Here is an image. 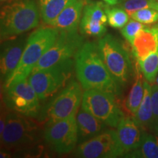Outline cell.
Masks as SVG:
<instances>
[{
  "label": "cell",
  "instance_id": "1",
  "mask_svg": "<svg viewBox=\"0 0 158 158\" xmlns=\"http://www.w3.org/2000/svg\"><path fill=\"white\" fill-rule=\"evenodd\" d=\"M75 69L78 80L84 90L99 89L119 94V86L105 64L98 44L84 43L75 56Z\"/></svg>",
  "mask_w": 158,
  "mask_h": 158
},
{
  "label": "cell",
  "instance_id": "2",
  "mask_svg": "<svg viewBox=\"0 0 158 158\" xmlns=\"http://www.w3.org/2000/svg\"><path fill=\"white\" fill-rule=\"evenodd\" d=\"M40 13L34 0H15L4 6L0 16L1 42L37 27Z\"/></svg>",
  "mask_w": 158,
  "mask_h": 158
},
{
  "label": "cell",
  "instance_id": "3",
  "mask_svg": "<svg viewBox=\"0 0 158 158\" xmlns=\"http://www.w3.org/2000/svg\"><path fill=\"white\" fill-rule=\"evenodd\" d=\"M59 35V29L52 26L41 27L33 31L27 39L19 64L3 87L17 79L28 78L34 67L54 44Z\"/></svg>",
  "mask_w": 158,
  "mask_h": 158
},
{
  "label": "cell",
  "instance_id": "4",
  "mask_svg": "<svg viewBox=\"0 0 158 158\" xmlns=\"http://www.w3.org/2000/svg\"><path fill=\"white\" fill-rule=\"evenodd\" d=\"M31 117L17 112H8L7 123L1 135L2 149L21 151L32 147L38 141L40 128Z\"/></svg>",
  "mask_w": 158,
  "mask_h": 158
},
{
  "label": "cell",
  "instance_id": "5",
  "mask_svg": "<svg viewBox=\"0 0 158 158\" xmlns=\"http://www.w3.org/2000/svg\"><path fill=\"white\" fill-rule=\"evenodd\" d=\"M73 59L59 63L51 68L31 72L29 84L40 100H45L64 88L73 75Z\"/></svg>",
  "mask_w": 158,
  "mask_h": 158
},
{
  "label": "cell",
  "instance_id": "6",
  "mask_svg": "<svg viewBox=\"0 0 158 158\" xmlns=\"http://www.w3.org/2000/svg\"><path fill=\"white\" fill-rule=\"evenodd\" d=\"M81 85L76 81H72L62 89L40 113V123L48 124L76 116L84 94Z\"/></svg>",
  "mask_w": 158,
  "mask_h": 158
},
{
  "label": "cell",
  "instance_id": "7",
  "mask_svg": "<svg viewBox=\"0 0 158 158\" xmlns=\"http://www.w3.org/2000/svg\"><path fill=\"white\" fill-rule=\"evenodd\" d=\"M98 46L105 64L116 81L119 85L128 83L133 70L124 45L113 35H107L99 40Z\"/></svg>",
  "mask_w": 158,
  "mask_h": 158
},
{
  "label": "cell",
  "instance_id": "8",
  "mask_svg": "<svg viewBox=\"0 0 158 158\" xmlns=\"http://www.w3.org/2000/svg\"><path fill=\"white\" fill-rule=\"evenodd\" d=\"M116 94L99 89L85 90L81 108L92 114L108 127H117L124 114L116 100Z\"/></svg>",
  "mask_w": 158,
  "mask_h": 158
},
{
  "label": "cell",
  "instance_id": "9",
  "mask_svg": "<svg viewBox=\"0 0 158 158\" xmlns=\"http://www.w3.org/2000/svg\"><path fill=\"white\" fill-rule=\"evenodd\" d=\"M39 100L27 78L17 79L4 87L3 102L13 111L29 117H37L40 114Z\"/></svg>",
  "mask_w": 158,
  "mask_h": 158
},
{
  "label": "cell",
  "instance_id": "10",
  "mask_svg": "<svg viewBox=\"0 0 158 158\" xmlns=\"http://www.w3.org/2000/svg\"><path fill=\"white\" fill-rule=\"evenodd\" d=\"M84 45V38L74 31H59V35L31 72L48 68L66 61L73 59Z\"/></svg>",
  "mask_w": 158,
  "mask_h": 158
},
{
  "label": "cell",
  "instance_id": "11",
  "mask_svg": "<svg viewBox=\"0 0 158 158\" xmlns=\"http://www.w3.org/2000/svg\"><path fill=\"white\" fill-rule=\"evenodd\" d=\"M125 155L116 130L108 129L76 147L74 156L82 158H115Z\"/></svg>",
  "mask_w": 158,
  "mask_h": 158
},
{
  "label": "cell",
  "instance_id": "12",
  "mask_svg": "<svg viewBox=\"0 0 158 158\" xmlns=\"http://www.w3.org/2000/svg\"><path fill=\"white\" fill-rule=\"evenodd\" d=\"M45 141L59 155H66L76 148L78 142V124L76 116L45 125Z\"/></svg>",
  "mask_w": 158,
  "mask_h": 158
},
{
  "label": "cell",
  "instance_id": "13",
  "mask_svg": "<svg viewBox=\"0 0 158 158\" xmlns=\"http://www.w3.org/2000/svg\"><path fill=\"white\" fill-rule=\"evenodd\" d=\"M106 6L100 2H86L80 23L83 35L101 37L106 33L108 23Z\"/></svg>",
  "mask_w": 158,
  "mask_h": 158
},
{
  "label": "cell",
  "instance_id": "14",
  "mask_svg": "<svg viewBox=\"0 0 158 158\" xmlns=\"http://www.w3.org/2000/svg\"><path fill=\"white\" fill-rule=\"evenodd\" d=\"M27 42L23 40L10 39L2 43L0 71L3 86L11 78L19 64Z\"/></svg>",
  "mask_w": 158,
  "mask_h": 158
},
{
  "label": "cell",
  "instance_id": "15",
  "mask_svg": "<svg viewBox=\"0 0 158 158\" xmlns=\"http://www.w3.org/2000/svg\"><path fill=\"white\" fill-rule=\"evenodd\" d=\"M143 130L135 118L124 116L116 127L118 141L125 155L137 149L141 143Z\"/></svg>",
  "mask_w": 158,
  "mask_h": 158
},
{
  "label": "cell",
  "instance_id": "16",
  "mask_svg": "<svg viewBox=\"0 0 158 158\" xmlns=\"http://www.w3.org/2000/svg\"><path fill=\"white\" fill-rule=\"evenodd\" d=\"M85 3V0H71L51 26L59 31L77 30Z\"/></svg>",
  "mask_w": 158,
  "mask_h": 158
},
{
  "label": "cell",
  "instance_id": "17",
  "mask_svg": "<svg viewBox=\"0 0 158 158\" xmlns=\"http://www.w3.org/2000/svg\"><path fill=\"white\" fill-rule=\"evenodd\" d=\"M133 52L138 61L158 50V28L144 27L134 39Z\"/></svg>",
  "mask_w": 158,
  "mask_h": 158
},
{
  "label": "cell",
  "instance_id": "18",
  "mask_svg": "<svg viewBox=\"0 0 158 158\" xmlns=\"http://www.w3.org/2000/svg\"><path fill=\"white\" fill-rule=\"evenodd\" d=\"M76 120L79 143L96 137L108 130V126L104 122L82 108L77 113Z\"/></svg>",
  "mask_w": 158,
  "mask_h": 158
},
{
  "label": "cell",
  "instance_id": "19",
  "mask_svg": "<svg viewBox=\"0 0 158 158\" xmlns=\"http://www.w3.org/2000/svg\"><path fill=\"white\" fill-rule=\"evenodd\" d=\"M144 94L135 118L143 130H152V86L144 80Z\"/></svg>",
  "mask_w": 158,
  "mask_h": 158
},
{
  "label": "cell",
  "instance_id": "20",
  "mask_svg": "<svg viewBox=\"0 0 158 158\" xmlns=\"http://www.w3.org/2000/svg\"><path fill=\"white\" fill-rule=\"evenodd\" d=\"M141 69H136L135 78L134 84L128 94L125 106L130 114L135 116L141 103L144 94V80L142 76Z\"/></svg>",
  "mask_w": 158,
  "mask_h": 158
},
{
  "label": "cell",
  "instance_id": "21",
  "mask_svg": "<svg viewBox=\"0 0 158 158\" xmlns=\"http://www.w3.org/2000/svg\"><path fill=\"white\" fill-rule=\"evenodd\" d=\"M125 157L158 158V143L155 135L143 130L139 147L126 155Z\"/></svg>",
  "mask_w": 158,
  "mask_h": 158
},
{
  "label": "cell",
  "instance_id": "22",
  "mask_svg": "<svg viewBox=\"0 0 158 158\" xmlns=\"http://www.w3.org/2000/svg\"><path fill=\"white\" fill-rule=\"evenodd\" d=\"M71 0H39L40 10L43 21L51 25Z\"/></svg>",
  "mask_w": 158,
  "mask_h": 158
},
{
  "label": "cell",
  "instance_id": "23",
  "mask_svg": "<svg viewBox=\"0 0 158 158\" xmlns=\"http://www.w3.org/2000/svg\"><path fill=\"white\" fill-rule=\"evenodd\" d=\"M138 63L144 79L149 84H154L158 75V50L139 60Z\"/></svg>",
  "mask_w": 158,
  "mask_h": 158
},
{
  "label": "cell",
  "instance_id": "24",
  "mask_svg": "<svg viewBox=\"0 0 158 158\" xmlns=\"http://www.w3.org/2000/svg\"><path fill=\"white\" fill-rule=\"evenodd\" d=\"M108 5L107 4L106 6L108 23L113 28H123L129 21V14L122 7H111Z\"/></svg>",
  "mask_w": 158,
  "mask_h": 158
},
{
  "label": "cell",
  "instance_id": "25",
  "mask_svg": "<svg viewBox=\"0 0 158 158\" xmlns=\"http://www.w3.org/2000/svg\"><path fill=\"white\" fill-rule=\"evenodd\" d=\"M130 15L135 11L141 9L152 8L158 10V1L156 0H125L118 3Z\"/></svg>",
  "mask_w": 158,
  "mask_h": 158
},
{
  "label": "cell",
  "instance_id": "26",
  "mask_svg": "<svg viewBox=\"0 0 158 158\" xmlns=\"http://www.w3.org/2000/svg\"><path fill=\"white\" fill-rule=\"evenodd\" d=\"M130 18L143 24H152L158 21V10L152 8L141 9L133 13Z\"/></svg>",
  "mask_w": 158,
  "mask_h": 158
},
{
  "label": "cell",
  "instance_id": "27",
  "mask_svg": "<svg viewBox=\"0 0 158 158\" xmlns=\"http://www.w3.org/2000/svg\"><path fill=\"white\" fill-rule=\"evenodd\" d=\"M145 26L139 21H135L133 19L129 20L127 24H126L123 28H122L121 33L124 38L129 42L130 44H133L134 39L137 36L139 31Z\"/></svg>",
  "mask_w": 158,
  "mask_h": 158
},
{
  "label": "cell",
  "instance_id": "28",
  "mask_svg": "<svg viewBox=\"0 0 158 158\" xmlns=\"http://www.w3.org/2000/svg\"><path fill=\"white\" fill-rule=\"evenodd\" d=\"M152 131L156 133L158 132V86H152Z\"/></svg>",
  "mask_w": 158,
  "mask_h": 158
},
{
  "label": "cell",
  "instance_id": "29",
  "mask_svg": "<svg viewBox=\"0 0 158 158\" xmlns=\"http://www.w3.org/2000/svg\"><path fill=\"white\" fill-rule=\"evenodd\" d=\"M102 1L105 2L109 5H115L118 2V0H102Z\"/></svg>",
  "mask_w": 158,
  "mask_h": 158
},
{
  "label": "cell",
  "instance_id": "30",
  "mask_svg": "<svg viewBox=\"0 0 158 158\" xmlns=\"http://www.w3.org/2000/svg\"><path fill=\"white\" fill-rule=\"evenodd\" d=\"M155 82H156V84H157V86H158V75H157V78H156Z\"/></svg>",
  "mask_w": 158,
  "mask_h": 158
},
{
  "label": "cell",
  "instance_id": "31",
  "mask_svg": "<svg viewBox=\"0 0 158 158\" xmlns=\"http://www.w3.org/2000/svg\"><path fill=\"white\" fill-rule=\"evenodd\" d=\"M124 1H125V0H118V3H120V2H124Z\"/></svg>",
  "mask_w": 158,
  "mask_h": 158
},
{
  "label": "cell",
  "instance_id": "32",
  "mask_svg": "<svg viewBox=\"0 0 158 158\" xmlns=\"http://www.w3.org/2000/svg\"><path fill=\"white\" fill-rule=\"evenodd\" d=\"M155 137H156V139H157V143H158V136L155 135Z\"/></svg>",
  "mask_w": 158,
  "mask_h": 158
},
{
  "label": "cell",
  "instance_id": "33",
  "mask_svg": "<svg viewBox=\"0 0 158 158\" xmlns=\"http://www.w3.org/2000/svg\"><path fill=\"white\" fill-rule=\"evenodd\" d=\"M155 135L158 136V132H157V133H155Z\"/></svg>",
  "mask_w": 158,
  "mask_h": 158
},
{
  "label": "cell",
  "instance_id": "34",
  "mask_svg": "<svg viewBox=\"0 0 158 158\" xmlns=\"http://www.w3.org/2000/svg\"><path fill=\"white\" fill-rule=\"evenodd\" d=\"M157 28H158V24H157Z\"/></svg>",
  "mask_w": 158,
  "mask_h": 158
},
{
  "label": "cell",
  "instance_id": "35",
  "mask_svg": "<svg viewBox=\"0 0 158 158\" xmlns=\"http://www.w3.org/2000/svg\"><path fill=\"white\" fill-rule=\"evenodd\" d=\"M156 1H158V0H156Z\"/></svg>",
  "mask_w": 158,
  "mask_h": 158
}]
</instances>
